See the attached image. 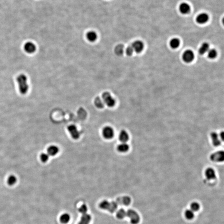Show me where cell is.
I'll use <instances>...</instances> for the list:
<instances>
[{"label": "cell", "mask_w": 224, "mask_h": 224, "mask_svg": "<svg viewBox=\"0 0 224 224\" xmlns=\"http://www.w3.org/2000/svg\"><path fill=\"white\" fill-rule=\"evenodd\" d=\"M16 80L19 85V91L23 95L27 93L29 89L27 76L25 75L21 74L18 76Z\"/></svg>", "instance_id": "6da1fadb"}, {"label": "cell", "mask_w": 224, "mask_h": 224, "mask_svg": "<svg viewBox=\"0 0 224 224\" xmlns=\"http://www.w3.org/2000/svg\"><path fill=\"white\" fill-rule=\"evenodd\" d=\"M99 206L103 210H107L110 213H113L117 210L118 204L115 201L110 202L104 200L100 203Z\"/></svg>", "instance_id": "7a4b0ae2"}, {"label": "cell", "mask_w": 224, "mask_h": 224, "mask_svg": "<svg viewBox=\"0 0 224 224\" xmlns=\"http://www.w3.org/2000/svg\"><path fill=\"white\" fill-rule=\"evenodd\" d=\"M127 216L130 219L132 224H138L140 223V215L135 210L130 209L127 211Z\"/></svg>", "instance_id": "3957f363"}, {"label": "cell", "mask_w": 224, "mask_h": 224, "mask_svg": "<svg viewBox=\"0 0 224 224\" xmlns=\"http://www.w3.org/2000/svg\"><path fill=\"white\" fill-rule=\"evenodd\" d=\"M103 101L107 106L113 107L115 104V100L108 92H104L102 95Z\"/></svg>", "instance_id": "277c9868"}, {"label": "cell", "mask_w": 224, "mask_h": 224, "mask_svg": "<svg viewBox=\"0 0 224 224\" xmlns=\"http://www.w3.org/2000/svg\"><path fill=\"white\" fill-rule=\"evenodd\" d=\"M67 129L71 136L74 140H77L80 138V133L78 131L77 127L74 125H69L67 127Z\"/></svg>", "instance_id": "5b68a950"}, {"label": "cell", "mask_w": 224, "mask_h": 224, "mask_svg": "<svg viewBox=\"0 0 224 224\" xmlns=\"http://www.w3.org/2000/svg\"><path fill=\"white\" fill-rule=\"evenodd\" d=\"M102 134L103 136L105 139L110 140L113 137L114 135V131L111 127H105L103 129Z\"/></svg>", "instance_id": "8992f818"}, {"label": "cell", "mask_w": 224, "mask_h": 224, "mask_svg": "<svg viewBox=\"0 0 224 224\" xmlns=\"http://www.w3.org/2000/svg\"><path fill=\"white\" fill-rule=\"evenodd\" d=\"M210 159L214 162H223L224 160V152L223 151H219L214 153L210 156Z\"/></svg>", "instance_id": "52a82bcc"}, {"label": "cell", "mask_w": 224, "mask_h": 224, "mask_svg": "<svg viewBox=\"0 0 224 224\" xmlns=\"http://www.w3.org/2000/svg\"><path fill=\"white\" fill-rule=\"evenodd\" d=\"M205 175L206 179L208 181L214 180L216 178V174L214 169L212 168H208L206 169Z\"/></svg>", "instance_id": "ba28073f"}, {"label": "cell", "mask_w": 224, "mask_h": 224, "mask_svg": "<svg viewBox=\"0 0 224 224\" xmlns=\"http://www.w3.org/2000/svg\"><path fill=\"white\" fill-rule=\"evenodd\" d=\"M194 58V52L190 50H187L184 52L183 55V59L186 63L191 62Z\"/></svg>", "instance_id": "9c48e42d"}, {"label": "cell", "mask_w": 224, "mask_h": 224, "mask_svg": "<svg viewBox=\"0 0 224 224\" xmlns=\"http://www.w3.org/2000/svg\"><path fill=\"white\" fill-rule=\"evenodd\" d=\"M24 49L26 52L28 54H32L36 51V45L33 43L29 42L25 44Z\"/></svg>", "instance_id": "30bf717a"}, {"label": "cell", "mask_w": 224, "mask_h": 224, "mask_svg": "<svg viewBox=\"0 0 224 224\" xmlns=\"http://www.w3.org/2000/svg\"><path fill=\"white\" fill-rule=\"evenodd\" d=\"M115 202L117 204L122 205H128L131 203V199L130 197L127 196H123L118 197Z\"/></svg>", "instance_id": "8fae6325"}, {"label": "cell", "mask_w": 224, "mask_h": 224, "mask_svg": "<svg viewBox=\"0 0 224 224\" xmlns=\"http://www.w3.org/2000/svg\"><path fill=\"white\" fill-rule=\"evenodd\" d=\"M134 51L136 52L139 53L141 52L144 49L143 43L140 40L136 41L133 43L132 45Z\"/></svg>", "instance_id": "7c38bea8"}, {"label": "cell", "mask_w": 224, "mask_h": 224, "mask_svg": "<svg viewBox=\"0 0 224 224\" xmlns=\"http://www.w3.org/2000/svg\"><path fill=\"white\" fill-rule=\"evenodd\" d=\"M210 138L212 140V143L215 146H218L221 144V140L219 135L215 132H213L210 134Z\"/></svg>", "instance_id": "4fadbf2b"}, {"label": "cell", "mask_w": 224, "mask_h": 224, "mask_svg": "<svg viewBox=\"0 0 224 224\" xmlns=\"http://www.w3.org/2000/svg\"><path fill=\"white\" fill-rule=\"evenodd\" d=\"M209 17L208 15L205 13H202L199 14L196 18L197 23L203 24L206 23L208 21Z\"/></svg>", "instance_id": "5bb4252c"}, {"label": "cell", "mask_w": 224, "mask_h": 224, "mask_svg": "<svg viewBox=\"0 0 224 224\" xmlns=\"http://www.w3.org/2000/svg\"><path fill=\"white\" fill-rule=\"evenodd\" d=\"M91 217L89 214L82 215L78 224H89L91 220Z\"/></svg>", "instance_id": "9a60e30c"}, {"label": "cell", "mask_w": 224, "mask_h": 224, "mask_svg": "<svg viewBox=\"0 0 224 224\" xmlns=\"http://www.w3.org/2000/svg\"><path fill=\"white\" fill-rule=\"evenodd\" d=\"M59 149L55 145H51L48 147L47 149V153L49 156H54L58 153Z\"/></svg>", "instance_id": "2e32d148"}, {"label": "cell", "mask_w": 224, "mask_h": 224, "mask_svg": "<svg viewBox=\"0 0 224 224\" xmlns=\"http://www.w3.org/2000/svg\"><path fill=\"white\" fill-rule=\"evenodd\" d=\"M190 7L188 3H182L179 7V10L182 14H186L190 12Z\"/></svg>", "instance_id": "e0dca14e"}, {"label": "cell", "mask_w": 224, "mask_h": 224, "mask_svg": "<svg viewBox=\"0 0 224 224\" xmlns=\"http://www.w3.org/2000/svg\"><path fill=\"white\" fill-rule=\"evenodd\" d=\"M119 139L122 143H126L129 139V135L125 131H122L119 135Z\"/></svg>", "instance_id": "ac0fdd59"}, {"label": "cell", "mask_w": 224, "mask_h": 224, "mask_svg": "<svg viewBox=\"0 0 224 224\" xmlns=\"http://www.w3.org/2000/svg\"><path fill=\"white\" fill-rule=\"evenodd\" d=\"M129 148L130 147L129 145L127 144L126 143H122L119 144L117 147V149L118 152L122 153L126 152L129 150Z\"/></svg>", "instance_id": "d6986e66"}, {"label": "cell", "mask_w": 224, "mask_h": 224, "mask_svg": "<svg viewBox=\"0 0 224 224\" xmlns=\"http://www.w3.org/2000/svg\"><path fill=\"white\" fill-rule=\"evenodd\" d=\"M86 37L89 41L93 42L97 39V35L95 32L90 31L87 33Z\"/></svg>", "instance_id": "ffe728a7"}, {"label": "cell", "mask_w": 224, "mask_h": 224, "mask_svg": "<svg viewBox=\"0 0 224 224\" xmlns=\"http://www.w3.org/2000/svg\"><path fill=\"white\" fill-rule=\"evenodd\" d=\"M209 50V45L206 42L202 44L199 50V53L203 54L207 52Z\"/></svg>", "instance_id": "44dd1931"}, {"label": "cell", "mask_w": 224, "mask_h": 224, "mask_svg": "<svg viewBox=\"0 0 224 224\" xmlns=\"http://www.w3.org/2000/svg\"><path fill=\"white\" fill-rule=\"evenodd\" d=\"M124 50V46L123 44H118L115 47V52L118 56H121L123 53Z\"/></svg>", "instance_id": "7402d4cb"}, {"label": "cell", "mask_w": 224, "mask_h": 224, "mask_svg": "<svg viewBox=\"0 0 224 224\" xmlns=\"http://www.w3.org/2000/svg\"><path fill=\"white\" fill-rule=\"evenodd\" d=\"M70 216L68 213H64L61 216L60 220L62 223L67 224L70 221Z\"/></svg>", "instance_id": "603a6c76"}, {"label": "cell", "mask_w": 224, "mask_h": 224, "mask_svg": "<svg viewBox=\"0 0 224 224\" xmlns=\"http://www.w3.org/2000/svg\"><path fill=\"white\" fill-rule=\"evenodd\" d=\"M95 105L96 107L100 109H101L104 106V102L100 97H97L94 100Z\"/></svg>", "instance_id": "cb8c5ba5"}, {"label": "cell", "mask_w": 224, "mask_h": 224, "mask_svg": "<svg viewBox=\"0 0 224 224\" xmlns=\"http://www.w3.org/2000/svg\"><path fill=\"white\" fill-rule=\"evenodd\" d=\"M184 215L186 218L188 220H192L195 216L194 212L191 209L186 210Z\"/></svg>", "instance_id": "d4e9b609"}, {"label": "cell", "mask_w": 224, "mask_h": 224, "mask_svg": "<svg viewBox=\"0 0 224 224\" xmlns=\"http://www.w3.org/2000/svg\"><path fill=\"white\" fill-rule=\"evenodd\" d=\"M116 216L118 219H123L127 216V212L123 209H120L117 211Z\"/></svg>", "instance_id": "484cf974"}, {"label": "cell", "mask_w": 224, "mask_h": 224, "mask_svg": "<svg viewBox=\"0 0 224 224\" xmlns=\"http://www.w3.org/2000/svg\"><path fill=\"white\" fill-rule=\"evenodd\" d=\"M179 44H180V41L177 38H174L172 39L170 42V46L173 49H176L178 47Z\"/></svg>", "instance_id": "4316f807"}, {"label": "cell", "mask_w": 224, "mask_h": 224, "mask_svg": "<svg viewBox=\"0 0 224 224\" xmlns=\"http://www.w3.org/2000/svg\"><path fill=\"white\" fill-rule=\"evenodd\" d=\"M17 179L16 176L14 175H11L8 178L7 183L10 186L14 185L17 182Z\"/></svg>", "instance_id": "83f0119b"}, {"label": "cell", "mask_w": 224, "mask_h": 224, "mask_svg": "<svg viewBox=\"0 0 224 224\" xmlns=\"http://www.w3.org/2000/svg\"><path fill=\"white\" fill-rule=\"evenodd\" d=\"M191 210L194 212H197L200 209V205L198 203L196 202H193L190 205Z\"/></svg>", "instance_id": "f1b7e54d"}, {"label": "cell", "mask_w": 224, "mask_h": 224, "mask_svg": "<svg viewBox=\"0 0 224 224\" xmlns=\"http://www.w3.org/2000/svg\"><path fill=\"white\" fill-rule=\"evenodd\" d=\"M207 55L210 59H214L217 55V52L215 49H211L207 52Z\"/></svg>", "instance_id": "f546056e"}, {"label": "cell", "mask_w": 224, "mask_h": 224, "mask_svg": "<svg viewBox=\"0 0 224 224\" xmlns=\"http://www.w3.org/2000/svg\"><path fill=\"white\" fill-rule=\"evenodd\" d=\"M49 156H50L48 154L43 153L40 156V159L41 161L42 162L45 163L47 162L48 160H49Z\"/></svg>", "instance_id": "4dcf8cb0"}, {"label": "cell", "mask_w": 224, "mask_h": 224, "mask_svg": "<svg viewBox=\"0 0 224 224\" xmlns=\"http://www.w3.org/2000/svg\"><path fill=\"white\" fill-rule=\"evenodd\" d=\"M79 211L82 214H85L87 213V211H88V207H87L86 205L83 204L79 208Z\"/></svg>", "instance_id": "1f68e13d"}, {"label": "cell", "mask_w": 224, "mask_h": 224, "mask_svg": "<svg viewBox=\"0 0 224 224\" xmlns=\"http://www.w3.org/2000/svg\"><path fill=\"white\" fill-rule=\"evenodd\" d=\"M134 52V50L132 46H130L127 47L126 50V54L128 56H131L133 54Z\"/></svg>", "instance_id": "d6a6232c"}]
</instances>
